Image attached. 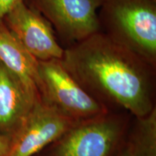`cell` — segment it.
Here are the masks:
<instances>
[{"label": "cell", "instance_id": "cell-1", "mask_svg": "<svg viewBox=\"0 0 156 156\" xmlns=\"http://www.w3.org/2000/svg\"><path fill=\"white\" fill-rule=\"evenodd\" d=\"M60 61L108 110L140 117L155 108L156 67L101 31L67 46Z\"/></svg>", "mask_w": 156, "mask_h": 156}, {"label": "cell", "instance_id": "cell-2", "mask_svg": "<svg viewBox=\"0 0 156 156\" xmlns=\"http://www.w3.org/2000/svg\"><path fill=\"white\" fill-rule=\"evenodd\" d=\"M100 31L156 67V2L103 0Z\"/></svg>", "mask_w": 156, "mask_h": 156}, {"label": "cell", "instance_id": "cell-3", "mask_svg": "<svg viewBox=\"0 0 156 156\" xmlns=\"http://www.w3.org/2000/svg\"><path fill=\"white\" fill-rule=\"evenodd\" d=\"M132 118L124 111H109L78 122L44 149V156H116L125 144Z\"/></svg>", "mask_w": 156, "mask_h": 156}, {"label": "cell", "instance_id": "cell-4", "mask_svg": "<svg viewBox=\"0 0 156 156\" xmlns=\"http://www.w3.org/2000/svg\"><path fill=\"white\" fill-rule=\"evenodd\" d=\"M41 100L75 122L109 112L75 80L60 59L38 61Z\"/></svg>", "mask_w": 156, "mask_h": 156}, {"label": "cell", "instance_id": "cell-5", "mask_svg": "<svg viewBox=\"0 0 156 156\" xmlns=\"http://www.w3.org/2000/svg\"><path fill=\"white\" fill-rule=\"evenodd\" d=\"M69 46L100 31L98 11L103 0H28Z\"/></svg>", "mask_w": 156, "mask_h": 156}, {"label": "cell", "instance_id": "cell-6", "mask_svg": "<svg viewBox=\"0 0 156 156\" xmlns=\"http://www.w3.org/2000/svg\"><path fill=\"white\" fill-rule=\"evenodd\" d=\"M77 122L41 99L12 137L7 156H36L59 139Z\"/></svg>", "mask_w": 156, "mask_h": 156}, {"label": "cell", "instance_id": "cell-7", "mask_svg": "<svg viewBox=\"0 0 156 156\" xmlns=\"http://www.w3.org/2000/svg\"><path fill=\"white\" fill-rule=\"evenodd\" d=\"M23 47L38 61L62 59L64 48L49 22L34 7L20 2L2 19Z\"/></svg>", "mask_w": 156, "mask_h": 156}, {"label": "cell", "instance_id": "cell-8", "mask_svg": "<svg viewBox=\"0 0 156 156\" xmlns=\"http://www.w3.org/2000/svg\"><path fill=\"white\" fill-rule=\"evenodd\" d=\"M41 99L0 62V134L12 137Z\"/></svg>", "mask_w": 156, "mask_h": 156}, {"label": "cell", "instance_id": "cell-9", "mask_svg": "<svg viewBox=\"0 0 156 156\" xmlns=\"http://www.w3.org/2000/svg\"><path fill=\"white\" fill-rule=\"evenodd\" d=\"M0 62L33 90L40 93L38 60L13 36L0 20Z\"/></svg>", "mask_w": 156, "mask_h": 156}, {"label": "cell", "instance_id": "cell-10", "mask_svg": "<svg viewBox=\"0 0 156 156\" xmlns=\"http://www.w3.org/2000/svg\"><path fill=\"white\" fill-rule=\"evenodd\" d=\"M132 118L125 142L130 156H156V107Z\"/></svg>", "mask_w": 156, "mask_h": 156}, {"label": "cell", "instance_id": "cell-11", "mask_svg": "<svg viewBox=\"0 0 156 156\" xmlns=\"http://www.w3.org/2000/svg\"><path fill=\"white\" fill-rule=\"evenodd\" d=\"M23 0H0V20L10 12L17 4Z\"/></svg>", "mask_w": 156, "mask_h": 156}, {"label": "cell", "instance_id": "cell-12", "mask_svg": "<svg viewBox=\"0 0 156 156\" xmlns=\"http://www.w3.org/2000/svg\"><path fill=\"white\" fill-rule=\"evenodd\" d=\"M12 136L0 134V156H7L10 150Z\"/></svg>", "mask_w": 156, "mask_h": 156}, {"label": "cell", "instance_id": "cell-13", "mask_svg": "<svg viewBox=\"0 0 156 156\" xmlns=\"http://www.w3.org/2000/svg\"><path fill=\"white\" fill-rule=\"evenodd\" d=\"M116 156H130L127 147L125 144H124V147H123L122 149L120 150V151L119 152L118 154Z\"/></svg>", "mask_w": 156, "mask_h": 156}, {"label": "cell", "instance_id": "cell-14", "mask_svg": "<svg viewBox=\"0 0 156 156\" xmlns=\"http://www.w3.org/2000/svg\"><path fill=\"white\" fill-rule=\"evenodd\" d=\"M153 1H155V2H156V0H153Z\"/></svg>", "mask_w": 156, "mask_h": 156}, {"label": "cell", "instance_id": "cell-15", "mask_svg": "<svg viewBox=\"0 0 156 156\" xmlns=\"http://www.w3.org/2000/svg\"><path fill=\"white\" fill-rule=\"evenodd\" d=\"M36 156H37V155H36ZM38 156H39V155H38Z\"/></svg>", "mask_w": 156, "mask_h": 156}]
</instances>
